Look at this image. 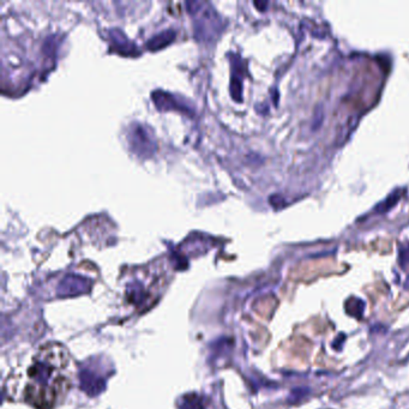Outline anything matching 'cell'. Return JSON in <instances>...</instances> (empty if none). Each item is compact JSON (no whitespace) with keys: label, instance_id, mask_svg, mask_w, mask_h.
Wrapping results in <instances>:
<instances>
[{"label":"cell","instance_id":"7a4b0ae2","mask_svg":"<svg viewBox=\"0 0 409 409\" xmlns=\"http://www.w3.org/2000/svg\"><path fill=\"white\" fill-rule=\"evenodd\" d=\"M189 12L198 15L196 20V36L202 40H210L221 30V18L214 11L213 6L207 3L189 2L186 3Z\"/></svg>","mask_w":409,"mask_h":409},{"label":"cell","instance_id":"ba28073f","mask_svg":"<svg viewBox=\"0 0 409 409\" xmlns=\"http://www.w3.org/2000/svg\"><path fill=\"white\" fill-rule=\"evenodd\" d=\"M358 120H359V115L354 116V118H350L348 122H347L346 125H344V127L342 128V131H341V133L338 134V136L341 137V141L340 143H343L344 141L347 140V138L349 137V134L352 133L353 130L356 127V124H358Z\"/></svg>","mask_w":409,"mask_h":409},{"label":"cell","instance_id":"8fae6325","mask_svg":"<svg viewBox=\"0 0 409 409\" xmlns=\"http://www.w3.org/2000/svg\"><path fill=\"white\" fill-rule=\"evenodd\" d=\"M399 263H401V265L405 267L407 264H409V250L407 248L405 251H401V253H399Z\"/></svg>","mask_w":409,"mask_h":409},{"label":"cell","instance_id":"5b68a950","mask_svg":"<svg viewBox=\"0 0 409 409\" xmlns=\"http://www.w3.org/2000/svg\"><path fill=\"white\" fill-rule=\"evenodd\" d=\"M175 39V32L174 30H166L164 33H160L158 35H155L154 38H152L148 41L147 47L150 51H159V49L166 47L171 44L172 41H174Z\"/></svg>","mask_w":409,"mask_h":409},{"label":"cell","instance_id":"9c48e42d","mask_svg":"<svg viewBox=\"0 0 409 409\" xmlns=\"http://www.w3.org/2000/svg\"><path fill=\"white\" fill-rule=\"evenodd\" d=\"M324 120V110H323L322 104L316 106L315 112H313V120H312V128L313 130H318L323 124Z\"/></svg>","mask_w":409,"mask_h":409},{"label":"cell","instance_id":"7c38bea8","mask_svg":"<svg viewBox=\"0 0 409 409\" xmlns=\"http://www.w3.org/2000/svg\"><path fill=\"white\" fill-rule=\"evenodd\" d=\"M254 5H256L257 8L259 9L260 11H265V9H266V6H267V3H266V2H263V3L254 2Z\"/></svg>","mask_w":409,"mask_h":409},{"label":"cell","instance_id":"277c9868","mask_svg":"<svg viewBox=\"0 0 409 409\" xmlns=\"http://www.w3.org/2000/svg\"><path fill=\"white\" fill-rule=\"evenodd\" d=\"M108 38L110 42V48L114 49L119 54L134 55L137 53V46L126 38L120 30H110V32H108Z\"/></svg>","mask_w":409,"mask_h":409},{"label":"cell","instance_id":"8992f818","mask_svg":"<svg viewBox=\"0 0 409 409\" xmlns=\"http://www.w3.org/2000/svg\"><path fill=\"white\" fill-rule=\"evenodd\" d=\"M344 307H346V311L348 315L355 317V318H361L365 311V303L359 298L352 297L346 301Z\"/></svg>","mask_w":409,"mask_h":409},{"label":"cell","instance_id":"52a82bcc","mask_svg":"<svg viewBox=\"0 0 409 409\" xmlns=\"http://www.w3.org/2000/svg\"><path fill=\"white\" fill-rule=\"evenodd\" d=\"M402 195H403V192H402L401 190H396V191H393L391 195L387 197V198L384 199L380 204H378L377 207L374 208V211L379 214L386 213V211H389L390 209L393 208L396 204H397V202L401 199Z\"/></svg>","mask_w":409,"mask_h":409},{"label":"cell","instance_id":"6da1fadb","mask_svg":"<svg viewBox=\"0 0 409 409\" xmlns=\"http://www.w3.org/2000/svg\"><path fill=\"white\" fill-rule=\"evenodd\" d=\"M75 377V365L65 347L49 343L33 356L20 379V399L36 409H53L63 403Z\"/></svg>","mask_w":409,"mask_h":409},{"label":"cell","instance_id":"30bf717a","mask_svg":"<svg viewBox=\"0 0 409 409\" xmlns=\"http://www.w3.org/2000/svg\"><path fill=\"white\" fill-rule=\"evenodd\" d=\"M269 201H270V204L272 205L274 208H276V209H280V208H282L285 205V199H284V197L282 196H280V195H274V196H271L269 198Z\"/></svg>","mask_w":409,"mask_h":409},{"label":"cell","instance_id":"3957f363","mask_svg":"<svg viewBox=\"0 0 409 409\" xmlns=\"http://www.w3.org/2000/svg\"><path fill=\"white\" fill-rule=\"evenodd\" d=\"M128 143L136 155L141 158H149L156 150L155 137L146 126L141 124H132L127 134Z\"/></svg>","mask_w":409,"mask_h":409}]
</instances>
